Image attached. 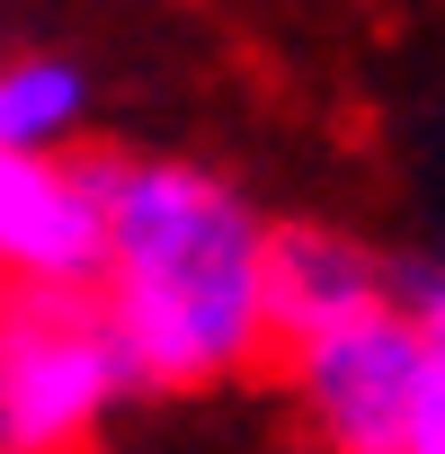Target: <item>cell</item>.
I'll use <instances>...</instances> for the list:
<instances>
[{
	"instance_id": "7a4b0ae2",
	"label": "cell",
	"mask_w": 445,
	"mask_h": 454,
	"mask_svg": "<svg viewBox=\"0 0 445 454\" xmlns=\"http://www.w3.org/2000/svg\"><path fill=\"white\" fill-rule=\"evenodd\" d=\"M134 383L98 294H19L0 312V454H72Z\"/></svg>"
},
{
	"instance_id": "52a82bcc",
	"label": "cell",
	"mask_w": 445,
	"mask_h": 454,
	"mask_svg": "<svg viewBox=\"0 0 445 454\" xmlns=\"http://www.w3.org/2000/svg\"><path fill=\"white\" fill-rule=\"evenodd\" d=\"M383 303L410 312L418 339H427V365H418V392H410V419H401L392 454H445V268H427V259L383 268Z\"/></svg>"
},
{
	"instance_id": "5b68a950",
	"label": "cell",
	"mask_w": 445,
	"mask_h": 454,
	"mask_svg": "<svg viewBox=\"0 0 445 454\" xmlns=\"http://www.w3.org/2000/svg\"><path fill=\"white\" fill-rule=\"evenodd\" d=\"M383 303V259H365V241L330 232V223H277L268 250H259V312L268 339L303 348L356 312Z\"/></svg>"
},
{
	"instance_id": "6da1fadb",
	"label": "cell",
	"mask_w": 445,
	"mask_h": 454,
	"mask_svg": "<svg viewBox=\"0 0 445 454\" xmlns=\"http://www.w3.org/2000/svg\"><path fill=\"white\" fill-rule=\"evenodd\" d=\"M98 187V232H107V277L98 312L116 321L134 383L152 392H196L241 374L268 348L259 312V250L268 223L232 178L196 160H90Z\"/></svg>"
},
{
	"instance_id": "8992f818",
	"label": "cell",
	"mask_w": 445,
	"mask_h": 454,
	"mask_svg": "<svg viewBox=\"0 0 445 454\" xmlns=\"http://www.w3.org/2000/svg\"><path fill=\"white\" fill-rule=\"evenodd\" d=\"M90 107V72L63 54H27V63H0V160H27L54 152Z\"/></svg>"
},
{
	"instance_id": "3957f363",
	"label": "cell",
	"mask_w": 445,
	"mask_h": 454,
	"mask_svg": "<svg viewBox=\"0 0 445 454\" xmlns=\"http://www.w3.org/2000/svg\"><path fill=\"white\" fill-rule=\"evenodd\" d=\"M418 365H427L418 321L374 303V312L294 348V392H303L330 454H392L401 419H410V392H418Z\"/></svg>"
},
{
	"instance_id": "277c9868",
	"label": "cell",
	"mask_w": 445,
	"mask_h": 454,
	"mask_svg": "<svg viewBox=\"0 0 445 454\" xmlns=\"http://www.w3.org/2000/svg\"><path fill=\"white\" fill-rule=\"evenodd\" d=\"M0 277L19 294H98L107 277V232H98V187L90 160H0Z\"/></svg>"
}]
</instances>
